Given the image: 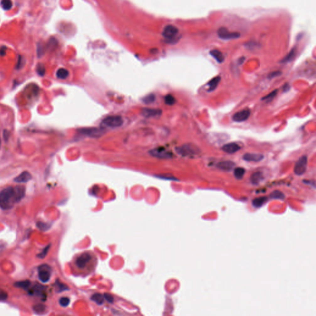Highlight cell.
<instances>
[{
    "label": "cell",
    "instance_id": "obj_42",
    "mask_svg": "<svg viewBox=\"0 0 316 316\" xmlns=\"http://www.w3.org/2000/svg\"><path fill=\"white\" fill-rule=\"evenodd\" d=\"M290 88V86L288 83H285V85H283V91L284 92H288Z\"/></svg>",
    "mask_w": 316,
    "mask_h": 316
},
{
    "label": "cell",
    "instance_id": "obj_27",
    "mask_svg": "<svg viewBox=\"0 0 316 316\" xmlns=\"http://www.w3.org/2000/svg\"><path fill=\"white\" fill-rule=\"evenodd\" d=\"M277 93H278V90H275L273 92H272L271 93H269V94H267V95L265 96L264 98H262V100L267 101V102L271 101L276 96Z\"/></svg>",
    "mask_w": 316,
    "mask_h": 316
},
{
    "label": "cell",
    "instance_id": "obj_24",
    "mask_svg": "<svg viewBox=\"0 0 316 316\" xmlns=\"http://www.w3.org/2000/svg\"><path fill=\"white\" fill-rule=\"evenodd\" d=\"M0 5L4 11H8L12 8L13 3L11 0H1Z\"/></svg>",
    "mask_w": 316,
    "mask_h": 316
},
{
    "label": "cell",
    "instance_id": "obj_5",
    "mask_svg": "<svg viewBox=\"0 0 316 316\" xmlns=\"http://www.w3.org/2000/svg\"><path fill=\"white\" fill-rule=\"evenodd\" d=\"M219 37L222 40H233L240 37V34L236 32H230L226 27H222L217 30Z\"/></svg>",
    "mask_w": 316,
    "mask_h": 316
},
{
    "label": "cell",
    "instance_id": "obj_13",
    "mask_svg": "<svg viewBox=\"0 0 316 316\" xmlns=\"http://www.w3.org/2000/svg\"><path fill=\"white\" fill-rule=\"evenodd\" d=\"M142 115L145 117H159L162 114V111L159 109L144 108L142 111Z\"/></svg>",
    "mask_w": 316,
    "mask_h": 316
},
{
    "label": "cell",
    "instance_id": "obj_10",
    "mask_svg": "<svg viewBox=\"0 0 316 316\" xmlns=\"http://www.w3.org/2000/svg\"><path fill=\"white\" fill-rule=\"evenodd\" d=\"M150 154L153 156L160 159H168L172 157L171 153L163 147L153 149L150 151Z\"/></svg>",
    "mask_w": 316,
    "mask_h": 316
},
{
    "label": "cell",
    "instance_id": "obj_1",
    "mask_svg": "<svg viewBox=\"0 0 316 316\" xmlns=\"http://www.w3.org/2000/svg\"><path fill=\"white\" fill-rule=\"evenodd\" d=\"M97 262V257L92 251L80 252L76 255L73 260L75 272L79 276H88L94 270Z\"/></svg>",
    "mask_w": 316,
    "mask_h": 316
},
{
    "label": "cell",
    "instance_id": "obj_22",
    "mask_svg": "<svg viewBox=\"0 0 316 316\" xmlns=\"http://www.w3.org/2000/svg\"><path fill=\"white\" fill-rule=\"evenodd\" d=\"M267 201V198L266 197H260V198L254 199L253 201L252 204L254 207L259 208L264 205Z\"/></svg>",
    "mask_w": 316,
    "mask_h": 316
},
{
    "label": "cell",
    "instance_id": "obj_4",
    "mask_svg": "<svg viewBox=\"0 0 316 316\" xmlns=\"http://www.w3.org/2000/svg\"><path fill=\"white\" fill-rule=\"evenodd\" d=\"M124 120L119 115H112L104 118L103 121V124L111 128L119 127L122 126Z\"/></svg>",
    "mask_w": 316,
    "mask_h": 316
},
{
    "label": "cell",
    "instance_id": "obj_20",
    "mask_svg": "<svg viewBox=\"0 0 316 316\" xmlns=\"http://www.w3.org/2000/svg\"><path fill=\"white\" fill-rule=\"evenodd\" d=\"M262 179V175L260 172L253 173L250 178V180L253 185H258L260 183Z\"/></svg>",
    "mask_w": 316,
    "mask_h": 316
},
{
    "label": "cell",
    "instance_id": "obj_8",
    "mask_svg": "<svg viewBox=\"0 0 316 316\" xmlns=\"http://www.w3.org/2000/svg\"><path fill=\"white\" fill-rule=\"evenodd\" d=\"M179 29L173 25H166L163 32V35L168 40H173L178 35Z\"/></svg>",
    "mask_w": 316,
    "mask_h": 316
},
{
    "label": "cell",
    "instance_id": "obj_25",
    "mask_svg": "<svg viewBox=\"0 0 316 316\" xmlns=\"http://www.w3.org/2000/svg\"><path fill=\"white\" fill-rule=\"evenodd\" d=\"M245 169L242 168H235L234 169V175L237 179H242L245 174Z\"/></svg>",
    "mask_w": 316,
    "mask_h": 316
},
{
    "label": "cell",
    "instance_id": "obj_15",
    "mask_svg": "<svg viewBox=\"0 0 316 316\" xmlns=\"http://www.w3.org/2000/svg\"><path fill=\"white\" fill-rule=\"evenodd\" d=\"M32 177L30 173H29L27 171H24L22 172L20 174H19L18 177H16L14 181L16 183L19 184H22V183H26L29 181H30L32 179Z\"/></svg>",
    "mask_w": 316,
    "mask_h": 316
},
{
    "label": "cell",
    "instance_id": "obj_36",
    "mask_svg": "<svg viewBox=\"0 0 316 316\" xmlns=\"http://www.w3.org/2000/svg\"><path fill=\"white\" fill-rule=\"evenodd\" d=\"M8 297V295L4 290L0 289V301H4Z\"/></svg>",
    "mask_w": 316,
    "mask_h": 316
},
{
    "label": "cell",
    "instance_id": "obj_17",
    "mask_svg": "<svg viewBox=\"0 0 316 316\" xmlns=\"http://www.w3.org/2000/svg\"><path fill=\"white\" fill-rule=\"evenodd\" d=\"M221 80V78L219 76H217V77L213 78L212 79H211L209 82V83H207V87H208L207 91L211 92L215 90L217 88L219 83H220Z\"/></svg>",
    "mask_w": 316,
    "mask_h": 316
},
{
    "label": "cell",
    "instance_id": "obj_14",
    "mask_svg": "<svg viewBox=\"0 0 316 316\" xmlns=\"http://www.w3.org/2000/svg\"><path fill=\"white\" fill-rule=\"evenodd\" d=\"M240 149V146L236 143H229L224 145L222 147V151L228 154H233L235 153H237Z\"/></svg>",
    "mask_w": 316,
    "mask_h": 316
},
{
    "label": "cell",
    "instance_id": "obj_43",
    "mask_svg": "<svg viewBox=\"0 0 316 316\" xmlns=\"http://www.w3.org/2000/svg\"><path fill=\"white\" fill-rule=\"evenodd\" d=\"M6 47H4V46L1 47L0 49V55L2 56H4L6 54Z\"/></svg>",
    "mask_w": 316,
    "mask_h": 316
},
{
    "label": "cell",
    "instance_id": "obj_9",
    "mask_svg": "<svg viewBox=\"0 0 316 316\" xmlns=\"http://www.w3.org/2000/svg\"><path fill=\"white\" fill-rule=\"evenodd\" d=\"M79 132L87 137L92 138H98L101 137L104 133V130L96 127L83 128L79 130Z\"/></svg>",
    "mask_w": 316,
    "mask_h": 316
},
{
    "label": "cell",
    "instance_id": "obj_32",
    "mask_svg": "<svg viewBox=\"0 0 316 316\" xmlns=\"http://www.w3.org/2000/svg\"><path fill=\"white\" fill-rule=\"evenodd\" d=\"M36 71H37L38 74L40 75L41 77L44 76L45 74V71H45V66L43 64H41V63L38 64L37 66Z\"/></svg>",
    "mask_w": 316,
    "mask_h": 316
},
{
    "label": "cell",
    "instance_id": "obj_6",
    "mask_svg": "<svg viewBox=\"0 0 316 316\" xmlns=\"http://www.w3.org/2000/svg\"><path fill=\"white\" fill-rule=\"evenodd\" d=\"M51 269L48 265H41L38 268V278L43 283L48 282L51 278Z\"/></svg>",
    "mask_w": 316,
    "mask_h": 316
},
{
    "label": "cell",
    "instance_id": "obj_19",
    "mask_svg": "<svg viewBox=\"0 0 316 316\" xmlns=\"http://www.w3.org/2000/svg\"><path fill=\"white\" fill-rule=\"evenodd\" d=\"M210 55L212 56L219 63H222L224 61V56L222 53L218 50H212L210 51Z\"/></svg>",
    "mask_w": 316,
    "mask_h": 316
},
{
    "label": "cell",
    "instance_id": "obj_30",
    "mask_svg": "<svg viewBox=\"0 0 316 316\" xmlns=\"http://www.w3.org/2000/svg\"><path fill=\"white\" fill-rule=\"evenodd\" d=\"M164 101L168 105L172 106L175 104V99L172 94H167L164 98Z\"/></svg>",
    "mask_w": 316,
    "mask_h": 316
},
{
    "label": "cell",
    "instance_id": "obj_12",
    "mask_svg": "<svg viewBox=\"0 0 316 316\" xmlns=\"http://www.w3.org/2000/svg\"><path fill=\"white\" fill-rule=\"evenodd\" d=\"M243 159L248 162L258 163L264 159V155L258 153H246L243 155Z\"/></svg>",
    "mask_w": 316,
    "mask_h": 316
},
{
    "label": "cell",
    "instance_id": "obj_35",
    "mask_svg": "<svg viewBox=\"0 0 316 316\" xmlns=\"http://www.w3.org/2000/svg\"><path fill=\"white\" fill-rule=\"evenodd\" d=\"M50 248V245H48L46 247H45V249L43 250V251L38 255V257L40 258H41V259H43V258H45L46 255L47 254V253H48V252L49 251Z\"/></svg>",
    "mask_w": 316,
    "mask_h": 316
},
{
    "label": "cell",
    "instance_id": "obj_18",
    "mask_svg": "<svg viewBox=\"0 0 316 316\" xmlns=\"http://www.w3.org/2000/svg\"><path fill=\"white\" fill-rule=\"evenodd\" d=\"M14 189L16 201H17V203H18L25 196V186L19 185V186H15L14 188Z\"/></svg>",
    "mask_w": 316,
    "mask_h": 316
},
{
    "label": "cell",
    "instance_id": "obj_7",
    "mask_svg": "<svg viewBox=\"0 0 316 316\" xmlns=\"http://www.w3.org/2000/svg\"><path fill=\"white\" fill-rule=\"evenodd\" d=\"M308 165V157L307 156H301L297 162L295 168L294 172L297 175H301L304 174L307 169Z\"/></svg>",
    "mask_w": 316,
    "mask_h": 316
},
{
    "label": "cell",
    "instance_id": "obj_34",
    "mask_svg": "<svg viewBox=\"0 0 316 316\" xmlns=\"http://www.w3.org/2000/svg\"><path fill=\"white\" fill-rule=\"evenodd\" d=\"M45 309V306L43 304H37V305L35 306V307H34V311L35 313H37L38 314H40L42 312H44Z\"/></svg>",
    "mask_w": 316,
    "mask_h": 316
},
{
    "label": "cell",
    "instance_id": "obj_3",
    "mask_svg": "<svg viewBox=\"0 0 316 316\" xmlns=\"http://www.w3.org/2000/svg\"><path fill=\"white\" fill-rule=\"evenodd\" d=\"M177 152L183 156H191L199 153L200 149L192 144H185L176 149Z\"/></svg>",
    "mask_w": 316,
    "mask_h": 316
},
{
    "label": "cell",
    "instance_id": "obj_40",
    "mask_svg": "<svg viewBox=\"0 0 316 316\" xmlns=\"http://www.w3.org/2000/svg\"><path fill=\"white\" fill-rule=\"evenodd\" d=\"M104 297H105V299L110 303H112L114 301V298L112 297L111 295L109 293H104Z\"/></svg>",
    "mask_w": 316,
    "mask_h": 316
},
{
    "label": "cell",
    "instance_id": "obj_44",
    "mask_svg": "<svg viewBox=\"0 0 316 316\" xmlns=\"http://www.w3.org/2000/svg\"><path fill=\"white\" fill-rule=\"evenodd\" d=\"M1 138H0V148H1Z\"/></svg>",
    "mask_w": 316,
    "mask_h": 316
},
{
    "label": "cell",
    "instance_id": "obj_39",
    "mask_svg": "<svg viewBox=\"0 0 316 316\" xmlns=\"http://www.w3.org/2000/svg\"><path fill=\"white\" fill-rule=\"evenodd\" d=\"M41 44L38 45L37 54L38 57H41L43 54V50Z\"/></svg>",
    "mask_w": 316,
    "mask_h": 316
},
{
    "label": "cell",
    "instance_id": "obj_41",
    "mask_svg": "<svg viewBox=\"0 0 316 316\" xmlns=\"http://www.w3.org/2000/svg\"><path fill=\"white\" fill-rule=\"evenodd\" d=\"M37 226L38 227L40 230H46V227H47L46 226V224H45V223H41V222H38Z\"/></svg>",
    "mask_w": 316,
    "mask_h": 316
},
{
    "label": "cell",
    "instance_id": "obj_16",
    "mask_svg": "<svg viewBox=\"0 0 316 316\" xmlns=\"http://www.w3.org/2000/svg\"><path fill=\"white\" fill-rule=\"evenodd\" d=\"M235 166V164L230 161H225L219 163L217 164V167L219 169L226 171V172H230L231 171Z\"/></svg>",
    "mask_w": 316,
    "mask_h": 316
},
{
    "label": "cell",
    "instance_id": "obj_23",
    "mask_svg": "<svg viewBox=\"0 0 316 316\" xmlns=\"http://www.w3.org/2000/svg\"><path fill=\"white\" fill-rule=\"evenodd\" d=\"M69 75V71L64 68H60L56 72V77L60 79H65Z\"/></svg>",
    "mask_w": 316,
    "mask_h": 316
},
{
    "label": "cell",
    "instance_id": "obj_31",
    "mask_svg": "<svg viewBox=\"0 0 316 316\" xmlns=\"http://www.w3.org/2000/svg\"><path fill=\"white\" fill-rule=\"evenodd\" d=\"M155 99H156V97H155L154 94H149L143 98V101L146 104H150V103H153Z\"/></svg>",
    "mask_w": 316,
    "mask_h": 316
},
{
    "label": "cell",
    "instance_id": "obj_11",
    "mask_svg": "<svg viewBox=\"0 0 316 316\" xmlns=\"http://www.w3.org/2000/svg\"><path fill=\"white\" fill-rule=\"evenodd\" d=\"M250 114V110L245 109L234 114L232 116V120L235 122H242L246 121L249 117Z\"/></svg>",
    "mask_w": 316,
    "mask_h": 316
},
{
    "label": "cell",
    "instance_id": "obj_29",
    "mask_svg": "<svg viewBox=\"0 0 316 316\" xmlns=\"http://www.w3.org/2000/svg\"><path fill=\"white\" fill-rule=\"evenodd\" d=\"M92 299L93 301L96 302L97 304H101L103 303L104 297H103L100 293H96V294L93 295L92 297Z\"/></svg>",
    "mask_w": 316,
    "mask_h": 316
},
{
    "label": "cell",
    "instance_id": "obj_33",
    "mask_svg": "<svg viewBox=\"0 0 316 316\" xmlns=\"http://www.w3.org/2000/svg\"><path fill=\"white\" fill-rule=\"evenodd\" d=\"M70 303V299L67 297H62L59 299V304L62 307L67 306Z\"/></svg>",
    "mask_w": 316,
    "mask_h": 316
},
{
    "label": "cell",
    "instance_id": "obj_38",
    "mask_svg": "<svg viewBox=\"0 0 316 316\" xmlns=\"http://www.w3.org/2000/svg\"><path fill=\"white\" fill-rule=\"evenodd\" d=\"M10 137V133L8 130H4L3 131V138L5 141H8Z\"/></svg>",
    "mask_w": 316,
    "mask_h": 316
},
{
    "label": "cell",
    "instance_id": "obj_37",
    "mask_svg": "<svg viewBox=\"0 0 316 316\" xmlns=\"http://www.w3.org/2000/svg\"><path fill=\"white\" fill-rule=\"evenodd\" d=\"M281 74V72L280 71H274V72H272L269 74L268 78L271 79V78L279 77Z\"/></svg>",
    "mask_w": 316,
    "mask_h": 316
},
{
    "label": "cell",
    "instance_id": "obj_28",
    "mask_svg": "<svg viewBox=\"0 0 316 316\" xmlns=\"http://www.w3.org/2000/svg\"><path fill=\"white\" fill-rule=\"evenodd\" d=\"M270 197H271V198H273V199L283 200L285 196L283 193L277 190V191H274V192L272 193V194L270 195Z\"/></svg>",
    "mask_w": 316,
    "mask_h": 316
},
{
    "label": "cell",
    "instance_id": "obj_21",
    "mask_svg": "<svg viewBox=\"0 0 316 316\" xmlns=\"http://www.w3.org/2000/svg\"><path fill=\"white\" fill-rule=\"evenodd\" d=\"M296 52H297L296 48H293L290 51V53L280 61V62H281V63H287V62H289L292 61L294 59L295 56L296 55Z\"/></svg>",
    "mask_w": 316,
    "mask_h": 316
},
{
    "label": "cell",
    "instance_id": "obj_2",
    "mask_svg": "<svg viewBox=\"0 0 316 316\" xmlns=\"http://www.w3.org/2000/svg\"><path fill=\"white\" fill-rule=\"evenodd\" d=\"M17 203L14 189L12 186L7 187L0 191V207L3 210L11 209Z\"/></svg>",
    "mask_w": 316,
    "mask_h": 316
},
{
    "label": "cell",
    "instance_id": "obj_26",
    "mask_svg": "<svg viewBox=\"0 0 316 316\" xmlns=\"http://www.w3.org/2000/svg\"><path fill=\"white\" fill-rule=\"evenodd\" d=\"M16 287H19V288H23V289H27L29 287V286L30 285V281L29 280H26V281H18L17 283H15L14 285Z\"/></svg>",
    "mask_w": 316,
    "mask_h": 316
}]
</instances>
